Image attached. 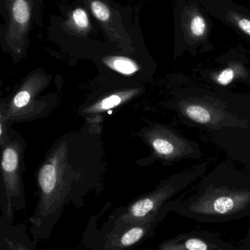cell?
<instances>
[{
  "label": "cell",
  "mask_w": 250,
  "mask_h": 250,
  "mask_svg": "<svg viewBox=\"0 0 250 250\" xmlns=\"http://www.w3.org/2000/svg\"><path fill=\"white\" fill-rule=\"evenodd\" d=\"M170 212L166 205L153 215L121 229L102 230L99 227L101 213L88 220L82 238L87 250H131L155 235L159 225Z\"/></svg>",
  "instance_id": "cell-1"
},
{
  "label": "cell",
  "mask_w": 250,
  "mask_h": 250,
  "mask_svg": "<svg viewBox=\"0 0 250 250\" xmlns=\"http://www.w3.org/2000/svg\"><path fill=\"white\" fill-rule=\"evenodd\" d=\"M22 148L18 141L5 143L0 158V208L7 225L26 205L21 175Z\"/></svg>",
  "instance_id": "cell-2"
},
{
  "label": "cell",
  "mask_w": 250,
  "mask_h": 250,
  "mask_svg": "<svg viewBox=\"0 0 250 250\" xmlns=\"http://www.w3.org/2000/svg\"><path fill=\"white\" fill-rule=\"evenodd\" d=\"M184 184L179 176H173L160 184L154 190L137 198L124 207L114 210L100 229H121L158 212L179 193Z\"/></svg>",
  "instance_id": "cell-3"
},
{
  "label": "cell",
  "mask_w": 250,
  "mask_h": 250,
  "mask_svg": "<svg viewBox=\"0 0 250 250\" xmlns=\"http://www.w3.org/2000/svg\"><path fill=\"white\" fill-rule=\"evenodd\" d=\"M209 1V10L214 17L250 38V10L232 0Z\"/></svg>",
  "instance_id": "cell-4"
},
{
  "label": "cell",
  "mask_w": 250,
  "mask_h": 250,
  "mask_svg": "<svg viewBox=\"0 0 250 250\" xmlns=\"http://www.w3.org/2000/svg\"><path fill=\"white\" fill-rule=\"evenodd\" d=\"M4 250H35L37 244L23 223L4 226Z\"/></svg>",
  "instance_id": "cell-5"
},
{
  "label": "cell",
  "mask_w": 250,
  "mask_h": 250,
  "mask_svg": "<svg viewBox=\"0 0 250 250\" xmlns=\"http://www.w3.org/2000/svg\"><path fill=\"white\" fill-rule=\"evenodd\" d=\"M138 92V89H133L111 94L86 108L85 113L88 114H99L114 109L133 98Z\"/></svg>",
  "instance_id": "cell-6"
},
{
  "label": "cell",
  "mask_w": 250,
  "mask_h": 250,
  "mask_svg": "<svg viewBox=\"0 0 250 250\" xmlns=\"http://www.w3.org/2000/svg\"><path fill=\"white\" fill-rule=\"evenodd\" d=\"M150 144L156 154L166 158H172L179 154L177 140L167 132H158L150 137Z\"/></svg>",
  "instance_id": "cell-7"
},
{
  "label": "cell",
  "mask_w": 250,
  "mask_h": 250,
  "mask_svg": "<svg viewBox=\"0 0 250 250\" xmlns=\"http://www.w3.org/2000/svg\"><path fill=\"white\" fill-rule=\"evenodd\" d=\"M105 63L109 68L125 76H132L139 70L138 64L127 57H109L105 60Z\"/></svg>",
  "instance_id": "cell-8"
},
{
  "label": "cell",
  "mask_w": 250,
  "mask_h": 250,
  "mask_svg": "<svg viewBox=\"0 0 250 250\" xmlns=\"http://www.w3.org/2000/svg\"><path fill=\"white\" fill-rule=\"evenodd\" d=\"M14 21L20 26L27 24L30 19V9L26 0H15L12 5Z\"/></svg>",
  "instance_id": "cell-9"
},
{
  "label": "cell",
  "mask_w": 250,
  "mask_h": 250,
  "mask_svg": "<svg viewBox=\"0 0 250 250\" xmlns=\"http://www.w3.org/2000/svg\"><path fill=\"white\" fill-rule=\"evenodd\" d=\"M185 113L189 119L201 124L209 123L211 118L209 111L201 105H189L185 109Z\"/></svg>",
  "instance_id": "cell-10"
},
{
  "label": "cell",
  "mask_w": 250,
  "mask_h": 250,
  "mask_svg": "<svg viewBox=\"0 0 250 250\" xmlns=\"http://www.w3.org/2000/svg\"><path fill=\"white\" fill-rule=\"evenodd\" d=\"M32 96V92L29 86H24L16 93L12 100V108L14 110H20L25 108L30 103Z\"/></svg>",
  "instance_id": "cell-11"
},
{
  "label": "cell",
  "mask_w": 250,
  "mask_h": 250,
  "mask_svg": "<svg viewBox=\"0 0 250 250\" xmlns=\"http://www.w3.org/2000/svg\"><path fill=\"white\" fill-rule=\"evenodd\" d=\"M207 21L203 16L198 15L192 18L190 23V29L192 35L196 37H202L207 32Z\"/></svg>",
  "instance_id": "cell-12"
},
{
  "label": "cell",
  "mask_w": 250,
  "mask_h": 250,
  "mask_svg": "<svg viewBox=\"0 0 250 250\" xmlns=\"http://www.w3.org/2000/svg\"><path fill=\"white\" fill-rule=\"evenodd\" d=\"M92 10L97 19L102 21H105L110 17V11L106 5L99 1L92 3Z\"/></svg>",
  "instance_id": "cell-13"
},
{
  "label": "cell",
  "mask_w": 250,
  "mask_h": 250,
  "mask_svg": "<svg viewBox=\"0 0 250 250\" xmlns=\"http://www.w3.org/2000/svg\"><path fill=\"white\" fill-rule=\"evenodd\" d=\"M73 19L76 25L81 28H86L89 26V19L86 12L82 9L79 8L73 12Z\"/></svg>",
  "instance_id": "cell-14"
},
{
  "label": "cell",
  "mask_w": 250,
  "mask_h": 250,
  "mask_svg": "<svg viewBox=\"0 0 250 250\" xmlns=\"http://www.w3.org/2000/svg\"><path fill=\"white\" fill-rule=\"evenodd\" d=\"M233 77H234V71L230 68L226 69L217 78V82L220 84L226 86L233 81Z\"/></svg>",
  "instance_id": "cell-15"
},
{
  "label": "cell",
  "mask_w": 250,
  "mask_h": 250,
  "mask_svg": "<svg viewBox=\"0 0 250 250\" xmlns=\"http://www.w3.org/2000/svg\"><path fill=\"white\" fill-rule=\"evenodd\" d=\"M5 223L1 214H0V250H4V248H5V240H4V226H5Z\"/></svg>",
  "instance_id": "cell-16"
},
{
  "label": "cell",
  "mask_w": 250,
  "mask_h": 250,
  "mask_svg": "<svg viewBox=\"0 0 250 250\" xmlns=\"http://www.w3.org/2000/svg\"><path fill=\"white\" fill-rule=\"evenodd\" d=\"M4 137H5V132L4 131V127H3L2 118H1V115L0 114V143L1 144L5 143V141H4Z\"/></svg>",
  "instance_id": "cell-17"
}]
</instances>
